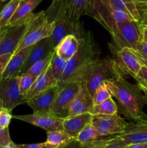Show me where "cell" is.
Returning a JSON list of instances; mask_svg holds the SVG:
<instances>
[{"instance_id":"8992f818","label":"cell","mask_w":147,"mask_h":148,"mask_svg":"<svg viewBox=\"0 0 147 148\" xmlns=\"http://www.w3.org/2000/svg\"><path fill=\"white\" fill-rule=\"evenodd\" d=\"M84 14L97 20L110 34L119 23L133 20L127 14L114 8L108 0H91Z\"/></svg>"},{"instance_id":"484cf974","label":"cell","mask_w":147,"mask_h":148,"mask_svg":"<svg viewBox=\"0 0 147 148\" xmlns=\"http://www.w3.org/2000/svg\"><path fill=\"white\" fill-rule=\"evenodd\" d=\"M73 140H75L72 139L64 130H56L47 132L46 143L56 147H59L60 146L64 145Z\"/></svg>"},{"instance_id":"277c9868","label":"cell","mask_w":147,"mask_h":148,"mask_svg":"<svg viewBox=\"0 0 147 148\" xmlns=\"http://www.w3.org/2000/svg\"><path fill=\"white\" fill-rule=\"evenodd\" d=\"M45 12L49 20H53L55 23L54 29L50 36L54 49L69 35H74L78 39L83 36L85 30L82 24L80 21L73 22L69 19L66 12L65 0H53L52 4Z\"/></svg>"},{"instance_id":"f546056e","label":"cell","mask_w":147,"mask_h":148,"mask_svg":"<svg viewBox=\"0 0 147 148\" xmlns=\"http://www.w3.org/2000/svg\"><path fill=\"white\" fill-rule=\"evenodd\" d=\"M35 77H33L31 75H20L19 76L17 77V83H18L19 88L21 92V93L24 95V97L26 96L28 91L30 90V88L33 86V83L35 82L36 79Z\"/></svg>"},{"instance_id":"2e32d148","label":"cell","mask_w":147,"mask_h":148,"mask_svg":"<svg viewBox=\"0 0 147 148\" xmlns=\"http://www.w3.org/2000/svg\"><path fill=\"white\" fill-rule=\"evenodd\" d=\"M26 23L20 25L9 27L2 42L0 44V55L13 53L18 48L26 32Z\"/></svg>"},{"instance_id":"bcb514c9","label":"cell","mask_w":147,"mask_h":148,"mask_svg":"<svg viewBox=\"0 0 147 148\" xmlns=\"http://www.w3.org/2000/svg\"><path fill=\"white\" fill-rule=\"evenodd\" d=\"M144 100L146 101V103L147 104V91H144Z\"/></svg>"},{"instance_id":"f35d334b","label":"cell","mask_w":147,"mask_h":148,"mask_svg":"<svg viewBox=\"0 0 147 148\" xmlns=\"http://www.w3.org/2000/svg\"><path fill=\"white\" fill-rule=\"evenodd\" d=\"M127 145L122 143L118 137V135L115 136L112 141L110 143H108L106 146H105L103 148H126Z\"/></svg>"},{"instance_id":"8fae6325","label":"cell","mask_w":147,"mask_h":148,"mask_svg":"<svg viewBox=\"0 0 147 148\" xmlns=\"http://www.w3.org/2000/svg\"><path fill=\"white\" fill-rule=\"evenodd\" d=\"M12 118L21 120L46 130V132L56 130H63V121L64 119L49 112L33 113L28 115L13 116Z\"/></svg>"},{"instance_id":"ba28073f","label":"cell","mask_w":147,"mask_h":148,"mask_svg":"<svg viewBox=\"0 0 147 148\" xmlns=\"http://www.w3.org/2000/svg\"><path fill=\"white\" fill-rule=\"evenodd\" d=\"M58 91L50 108V112L60 118L69 116L70 104L80 90L81 82H69L58 85Z\"/></svg>"},{"instance_id":"1f68e13d","label":"cell","mask_w":147,"mask_h":148,"mask_svg":"<svg viewBox=\"0 0 147 148\" xmlns=\"http://www.w3.org/2000/svg\"><path fill=\"white\" fill-rule=\"evenodd\" d=\"M120 1L126 7L127 10L129 13L130 17L135 21L138 22L141 24H143L142 17H141L138 10L137 9V7L135 6L134 1L133 0H120Z\"/></svg>"},{"instance_id":"ee69618b","label":"cell","mask_w":147,"mask_h":148,"mask_svg":"<svg viewBox=\"0 0 147 148\" xmlns=\"http://www.w3.org/2000/svg\"><path fill=\"white\" fill-rule=\"evenodd\" d=\"M126 148H147V143H144V144H131L127 146Z\"/></svg>"},{"instance_id":"8d00e7d4","label":"cell","mask_w":147,"mask_h":148,"mask_svg":"<svg viewBox=\"0 0 147 148\" xmlns=\"http://www.w3.org/2000/svg\"><path fill=\"white\" fill-rule=\"evenodd\" d=\"M139 11L143 19V24L145 23L146 14L147 12V0H133Z\"/></svg>"},{"instance_id":"681fc988","label":"cell","mask_w":147,"mask_h":148,"mask_svg":"<svg viewBox=\"0 0 147 148\" xmlns=\"http://www.w3.org/2000/svg\"><path fill=\"white\" fill-rule=\"evenodd\" d=\"M3 108V107H2V105H1V101H0V111H1V109H2Z\"/></svg>"},{"instance_id":"6da1fadb","label":"cell","mask_w":147,"mask_h":148,"mask_svg":"<svg viewBox=\"0 0 147 148\" xmlns=\"http://www.w3.org/2000/svg\"><path fill=\"white\" fill-rule=\"evenodd\" d=\"M112 97L116 99L118 111L131 121L145 116L143 108L144 96L137 85L130 83L123 76L105 82Z\"/></svg>"},{"instance_id":"b9f144b4","label":"cell","mask_w":147,"mask_h":148,"mask_svg":"<svg viewBox=\"0 0 147 148\" xmlns=\"http://www.w3.org/2000/svg\"><path fill=\"white\" fill-rule=\"evenodd\" d=\"M141 39L147 43V24H141Z\"/></svg>"},{"instance_id":"5b68a950","label":"cell","mask_w":147,"mask_h":148,"mask_svg":"<svg viewBox=\"0 0 147 148\" xmlns=\"http://www.w3.org/2000/svg\"><path fill=\"white\" fill-rule=\"evenodd\" d=\"M25 23L27 26L25 34L14 53L35 44L42 39L50 37L55 26L54 21L49 20L45 11L33 13Z\"/></svg>"},{"instance_id":"4dcf8cb0","label":"cell","mask_w":147,"mask_h":148,"mask_svg":"<svg viewBox=\"0 0 147 148\" xmlns=\"http://www.w3.org/2000/svg\"><path fill=\"white\" fill-rule=\"evenodd\" d=\"M112 98L110 92L107 87L106 84L104 83L97 88L92 95V101L94 105H97L103 101Z\"/></svg>"},{"instance_id":"7402d4cb","label":"cell","mask_w":147,"mask_h":148,"mask_svg":"<svg viewBox=\"0 0 147 148\" xmlns=\"http://www.w3.org/2000/svg\"><path fill=\"white\" fill-rule=\"evenodd\" d=\"M33 46H29L17 53H14L0 78L17 77V76H19L21 73L22 68Z\"/></svg>"},{"instance_id":"d6a6232c","label":"cell","mask_w":147,"mask_h":148,"mask_svg":"<svg viewBox=\"0 0 147 148\" xmlns=\"http://www.w3.org/2000/svg\"><path fill=\"white\" fill-rule=\"evenodd\" d=\"M144 66H147V43L141 39L135 46V49L132 50Z\"/></svg>"},{"instance_id":"e575fe53","label":"cell","mask_w":147,"mask_h":148,"mask_svg":"<svg viewBox=\"0 0 147 148\" xmlns=\"http://www.w3.org/2000/svg\"><path fill=\"white\" fill-rule=\"evenodd\" d=\"M11 112L6 108H2L0 111V127L3 128L9 127L13 116Z\"/></svg>"},{"instance_id":"74e56055","label":"cell","mask_w":147,"mask_h":148,"mask_svg":"<svg viewBox=\"0 0 147 148\" xmlns=\"http://www.w3.org/2000/svg\"><path fill=\"white\" fill-rule=\"evenodd\" d=\"M18 148H57L54 145L48 144V143H35V144H22V145H17Z\"/></svg>"},{"instance_id":"f907efd6","label":"cell","mask_w":147,"mask_h":148,"mask_svg":"<svg viewBox=\"0 0 147 148\" xmlns=\"http://www.w3.org/2000/svg\"><path fill=\"white\" fill-rule=\"evenodd\" d=\"M8 1V0H0V1H1V2H4V3H5L6 1Z\"/></svg>"},{"instance_id":"d6986e66","label":"cell","mask_w":147,"mask_h":148,"mask_svg":"<svg viewBox=\"0 0 147 148\" xmlns=\"http://www.w3.org/2000/svg\"><path fill=\"white\" fill-rule=\"evenodd\" d=\"M93 106L92 96L82 84L80 90L71 103L69 108V116L89 113Z\"/></svg>"},{"instance_id":"44dd1931","label":"cell","mask_w":147,"mask_h":148,"mask_svg":"<svg viewBox=\"0 0 147 148\" xmlns=\"http://www.w3.org/2000/svg\"><path fill=\"white\" fill-rule=\"evenodd\" d=\"M42 1L43 0H20L18 7L7 26L12 27L24 24Z\"/></svg>"},{"instance_id":"7bdbcfd3","label":"cell","mask_w":147,"mask_h":148,"mask_svg":"<svg viewBox=\"0 0 147 148\" xmlns=\"http://www.w3.org/2000/svg\"><path fill=\"white\" fill-rule=\"evenodd\" d=\"M8 29H9L8 26H6V27H3V28L0 29V44H1V43L2 42L6 33H7V31H8Z\"/></svg>"},{"instance_id":"60d3db41","label":"cell","mask_w":147,"mask_h":148,"mask_svg":"<svg viewBox=\"0 0 147 148\" xmlns=\"http://www.w3.org/2000/svg\"><path fill=\"white\" fill-rule=\"evenodd\" d=\"M57 148H83L82 145L77 141V140H73L71 143H68V144L60 146V147Z\"/></svg>"},{"instance_id":"816d5d0a","label":"cell","mask_w":147,"mask_h":148,"mask_svg":"<svg viewBox=\"0 0 147 148\" xmlns=\"http://www.w3.org/2000/svg\"><path fill=\"white\" fill-rule=\"evenodd\" d=\"M1 147H2V146H1V145H0V148H1Z\"/></svg>"},{"instance_id":"836d02e7","label":"cell","mask_w":147,"mask_h":148,"mask_svg":"<svg viewBox=\"0 0 147 148\" xmlns=\"http://www.w3.org/2000/svg\"><path fill=\"white\" fill-rule=\"evenodd\" d=\"M134 79L137 82V86L141 92L147 91V66H142Z\"/></svg>"},{"instance_id":"ab89813d","label":"cell","mask_w":147,"mask_h":148,"mask_svg":"<svg viewBox=\"0 0 147 148\" xmlns=\"http://www.w3.org/2000/svg\"><path fill=\"white\" fill-rule=\"evenodd\" d=\"M12 56V54L11 53H7V54L0 55V77L1 75L4 72L7 64L10 62V59Z\"/></svg>"},{"instance_id":"f1b7e54d","label":"cell","mask_w":147,"mask_h":148,"mask_svg":"<svg viewBox=\"0 0 147 148\" xmlns=\"http://www.w3.org/2000/svg\"><path fill=\"white\" fill-rule=\"evenodd\" d=\"M66 63H67L66 61L58 56L55 51H53V56H52L51 61H50V65H51L53 75L58 80V82L59 81L63 71H64Z\"/></svg>"},{"instance_id":"5bb4252c","label":"cell","mask_w":147,"mask_h":148,"mask_svg":"<svg viewBox=\"0 0 147 148\" xmlns=\"http://www.w3.org/2000/svg\"><path fill=\"white\" fill-rule=\"evenodd\" d=\"M54 51L51 37L46 38L34 44L22 68L20 75L24 74L35 62L45 59Z\"/></svg>"},{"instance_id":"d590c367","label":"cell","mask_w":147,"mask_h":148,"mask_svg":"<svg viewBox=\"0 0 147 148\" xmlns=\"http://www.w3.org/2000/svg\"><path fill=\"white\" fill-rule=\"evenodd\" d=\"M12 143L10 137L9 127L3 128L0 127V145L5 146Z\"/></svg>"},{"instance_id":"7a4b0ae2","label":"cell","mask_w":147,"mask_h":148,"mask_svg":"<svg viewBox=\"0 0 147 148\" xmlns=\"http://www.w3.org/2000/svg\"><path fill=\"white\" fill-rule=\"evenodd\" d=\"M79 40L77 51L67 62L58 85L77 82L79 76L92 62L99 59L100 51L91 31H85Z\"/></svg>"},{"instance_id":"7c38bea8","label":"cell","mask_w":147,"mask_h":148,"mask_svg":"<svg viewBox=\"0 0 147 148\" xmlns=\"http://www.w3.org/2000/svg\"><path fill=\"white\" fill-rule=\"evenodd\" d=\"M118 137L127 145L147 143V115L128 123L124 131Z\"/></svg>"},{"instance_id":"7dc6e473","label":"cell","mask_w":147,"mask_h":148,"mask_svg":"<svg viewBox=\"0 0 147 148\" xmlns=\"http://www.w3.org/2000/svg\"><path fill=\"white\" fill-rule=\"evenodd\" d=\"M4 5H5V3L1 2V1H0V13H1V10H2L3 7H4Z\"/></svg>"},{"instance_id":"52a82bcc","label":"cell","mask_w":147,"mask_h":148,"mask_svg":"<svg viewBox=\"0 0 147 148\" xmlns=\"http://www.w3.org/2000/svg\"><path fill=\"white\" fill-rule=\"evenodd\" d=\"M141 23L132 20L119 23L111 33L112 40L109 43L111 53L115 55L123 49L134 50L141 40Z\"/></svg>"},{"instance_id":"ffe728a7","label":"cell","mask_w":147,"mask_h":148,"mask_svg":"<svg viewBox=\"0 0 147 148\" xmlns=\"http://www.w3.org/2000/svg\"><path fill=\"white\" fill-rule=\"evenodd\" d=\"M58 80L55 78L52 71L51 65H48L46 70L36 78L33 86L25 96L26 101L33 98L40 92H43L48 89L57 86Z\"/></svg>"},{"instance_id":"9c48e42d","label":"cell","mask_w":147,"mask_h":148,"mask_svg":"<svg viewBox=\"0 0 147 148\" xmlns=\"http://www.w3.org/2000/svg\"><path fill=\"white\" fill-rule=\"evenodd\" d=\"M0 101L3 108L12 111L18 105L25 103V97L21 93L17 77L0 78Z\"/></svg>"},{"instance_id":"9a60e30c","label":"cell","mask_w":147,"mask_h":148,"mask_svg":"<svg viewBox=\"0 0 147 148\" xmlns=\"http://www.w3.org/2000/svg\"><path fill=\"white\" fill-rule=\"evenodd\" d=\"M115 136L102 135L91 124H88L81 132L76 140L83 148H103L110 143Z\"/></svg>"},{"instance_id":"cb8c5ba5","label":"cell","mask_w":147,"mask_h":148,"mask_svg":"<svg viewBox=\"0 0 147 148\" xmlns=\"http://www.w3.org/2000/svg\"><path fill=\"white\" fill-rule=\"evenodd\" d=\"M91 0H65L66 12L69 19L73 22L79 21L85 14Z\"/></svg>"},{"instance_id":"3957f363","label":"cell","mask_w":147,"mask_h":148,"mask_svg":"<svg viewBox=\"0 0 147 148\" xmlns=\"http://www.w3.org/2000/svg\"><path fill=\"white\" fill-rule=\"evenodd\" d=\"M120 76L123 75L120 72L114 58L107 56L92 62L79 76L77 82H82L92 96L99 87Z\"/></svg>"},{"instance_id":"4316f807","label":"cell","mask_w":147,"mask_h":148,"mask_svg":"<svg viewBox=\"0 0 147 148\" xmlns=\"http://www.w3.org/2000/svg\"><path fill=\"white\" fill-rule=\"evenodd\" d=\"M20 0H10L0 13V29L6 27L18 7Z\"/></svg>"},{"instance_id":"d4e9b609","label":"cell","mask_w":147,"mask_h":148,"mask_svg":"<svg viewBox=\"0 0 147 148\" xmlns=\"http://www.w3.org/2000/svg\"><path fill=\"white\" fill-rule=\"evenodd\" d=\"M92 115H114L118 114L117 103L112 98L97 105H94L89 111Z\"/></svg>"},{"instance_id":"4fadbf2b","label":"cell","mask_w":147,"mask_h":148,"mask_svg":"<svg viewBox=\"0 0 147 148\" xmlns=\"http://www.w3.org/2000/svg\"><path fill=\"white\" fill-rule=\"evenodd\" d=\"M118 69L125 78L136 76L142 64L131 49H123L113 55Z\"/></svg>"},{"instance_id":"30bf717a","label":"cell","mask_w":147,"mask_h":148,"mask_svg":"<svg viewBox=\"0 0 147 148\" xmlns=\"http://www.w3.org/2000/svg\"><path fill=\"white\" fill-rule=\"evenodd\" d=\"M128 123L118 114L92 115L91 125L102 135L115 136L122 133Z\"/></svg>"},{"instance_id":"f6af8a7d","label":"cell","mask_w":147,"mask_h":148,"mask_svg":"<svg viewBox=\"0 0 147 148\" xmlns=\"http://www.w3.org/2000/svg\"><path fill=\"white\" fill-rule=\"evenodd\" d=\"M1 148H18V147H17V145L14 144V143L12 142V143L7 145L3 146V147H1Z\"/></svg>"},{"instance_id":"83f0119b","label":"cell","mask_w":147,"mask_h":148,"mask_svg":"<svg viewBox=\"0 0 147 148\" xmlns=\"http://www.w3.org/2000/svg\"><path fill=\"white\" fill-rule=\"evenodd\" d=\"M53 52L51 54L49 55L48 56L45 58V59H41V60L35 62L34 64L32 65V66L29 68L28 70H27L24 74H25V75H31V76L33 77H37L39 75H41V74L46 70V68H47L48 66V65L50 64V61H51L52 56H53Z\"/></svg>"},{"instance_id":"603a6c76","label":"cell","mask_w":147,"mask_h":148,"mask_svg":"<svg viewBox=\"0 0 147 148\" xmlns=\"http://www.w3.org/2000/svg\"><path fill=\"white\" fill-rule=\"evenodd\" d=\"M79 40L74 35L66 36L54 49L56 54L68 62L79 49Z\"/></svg>"},{"instance_id":"e0dca14e","label":"cell","mask_w":147,"mask_h":148,"mask_svg":"<svg viewBox=\"0 0 147 148\" xmlns=\"http://www.w3.org/2000/svg\"><path fill=\"white\" fill-rule=\"evenodd\" d=\"M92 115L90 113H84L74 116H68L63 119V130L74 140L77 139L81 132L91 124Z\"/></svg>"},{"instance_id":"c3c4849f","label":"cell","mask_w":147,"mask_h":148,"mask_svg":"<svg viewBox=\"0 0 147 148\" xmlns=\"http://www.w3.org/2000/svg\"><path fill=\"white\" fill-rule=\"evenodd\" d=\"M145 24H147V12H146V17H145Z\"/></svg>"},{"instance_id":"ac0fdd59","label":"cell","mask_w":147,"mask_h":148,"mask_svg":"<svg viewBox=\"0 0 147 148\" xmlns=\"http://www.w3.org/2000/svg\"><path fill=\"white\" fill-rule=\"evenodd\" d=\"M57 91L58 86L53 87L28 99L26 103L33 109V113L49 112Z\"/></svg>"}]
</instances>
